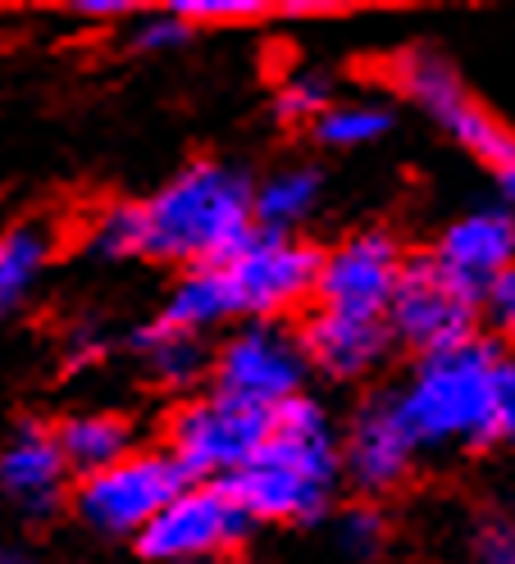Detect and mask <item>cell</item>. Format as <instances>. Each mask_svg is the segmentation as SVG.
I'll return each instance as SVG.
<instances>
[{
    "instance_id": "8992f818",
    "label": "cell",
    "mask_w": 515,
    "mask_h": 564,
    "mask_svg": "<svg viewBox=\"0 0 515 564\" xmlns=\"http://www.w3.org/2000/svg\"><path fill=\"white\" fill-rule=\"evenodd\" d=\"M269 437V414L219 392H192L164 419V451L179 460L192 482H224L243 465L256 460V451Z\"/></svg>"
},
{
    "instance_id": "d4e9b609",
    "label": "cell",
    "mask_w": 515,
    "mask_h": 564,
    "mask_svg": "<svg viewBox=\"0 0 515 564\" xmlns=\"http://www.w3.org/2000/svg\"><path fill=\"white\" fill-rule=\"evenodd\" d=\"M179 23L187 28H201V23H260L273 14V6L265 0H169L164 6Z\"/></svg>"
},
{
    "instance_id": "f1b7e54d",
    "label": "cell",
    "mask_w": 515,
    "mask_h": 564,
    "mask_svg": "<svg viewBox=\"0 0 515 564\" xmlns=\"http://www.w3.org/2000/svg\"><path fill=\"white\" fill-rule=\"evenodd\" d=\"M68 14H74V19L110 23V19H132L137 6H132V0H74V6H68Z\"/></svg>"
},
{
    "instance_id": "ffe728a7",
    "label": "cell",
    "mask_w": 515,
    "mask_h": 564,
    "mask_svg": "<svg viewBox=\"0 0 515 564\" xmlns=\"http://www.w3.org/2000/svg\"><path fill=\"white\" fill-rule=\"evenodd\" d=\"M55 260V232L42 219H23L0 232V319L14 314Z\"/></svg>"
},
{
    "instance_id": "ba28073f",
    "label": "cell",
    "mask_w": 515,
    "mask_h": 564,
    "mask_svg": "<svg viewBox=\"0 0 515 564\" xmlns=\"http://www.w3.org/2000/svg\"><path fill=\"white\" fill-rule=\"evenodd\" d=\"M256 523L243 514L224 482H187L142 533H137V555L147 564H215L233 555Z\"/></svg>"
},
{
    "instance_id": "4fadbf2b",
    "label": "cell",
    "mask_w": 515,
    "mask_h": 564,
    "mask_svg": "<svg viewBox=\"0 0 515 564\" xmlns=\"http://www.w3.org/2000/svg\"><path fill=\"white\" fill-rule=\"evenodd\" d=\"M297 341H301L305 369L329 382H365L393 356V337L384 319H356V314H333L320 305L305 314Z\"/></svg>"
},
{
    "instance_id": "5bb4252c",
    "label": "cell",
    "mask_w": 515,
    "mask_h": 564,
    "mask_svg": "<svg viewBox=\"0 0 515 564\" xmlns=\"http://www.w3.org/2000/svg\"><path fill=\"white\" fill-rule=\"evenodd\" d=\"M429 260L448 273L457 288H465L474 301L497 273L511 269L515 260V219L502 205H479L457 215L448 228L438 232Z\"/></svg>"
},
{
    "instance_id": "cb8c5ba5",
    "label": "cell",
    "mask_w": 515,
    "mask_h": 564,
    "mask_svg": "<svg viewBox=\"0 0 515 564\" xmlns=\"http://www.w3.org/2000/svg\"><path fill=\"white\" fill-rule=\"evenodd\" d=\"M329 105H333V78L324 68H297L273 96V115L283 123H315Z\"/></svg>"
},
{
    "instance_id": "d6986e66",
    "label": "cell",
    "mask_w": 515,
    "mask_h": 564,
    "mask_svg": "<svg viewBox=\"0 0 515 564\" xmlns=\"http://www.w3.org/2000/svg\"><path fill=\"white\" fill-rule=\"evenodd\" d=\"M320 196H324V169L292 160L251 187V219L265 232H297L320 209Z\"/></svg>"
},
{
    "instance_id": "2e32d148",
    "label": "cell",
    "mask_w": 515,
    "mask_h": 564,
    "mask_svg": "<svg viewBox=\"0 0 515 564\" xmlns=\"http://www.w3.org/2000/svg\"><path fill=\"white\" fill-rule=\"evenodd\" d=\"M237 319H243V314H237V296L228 288L224 264H192V269H183L174 282H169L155 324L205 337V333L228 328Z\"/></svg>"
},
{
    "instance_id": "3957f363",
    "label": "cell",
    "mask_w": 515,
    "mask_h": 564,
    "mask_svg": "<svg viewBox=\"0 0 515 564\" xmlns=\"http://www.w3.org/2000/svg\"><path fill=\"white\" fill-rule=\"evenodd\" d=\"M256 178L228 160H192L142 200L147 256L169 264H224L256 232Z\"/></svg>"
},
{
    "instance_id": "7a4b0ae2",
    "label": "cell",
    "mask_w": 515,
    "mask_h": 564,
    "mask_svg": "<svg viewBox=\"0 0 515 564\" xmlns=\"http://www.w3.org/2000/svg\"><path fill=\"white\" fill-rule=\"evenodd\" d=\"M337 423L333 410L297 392L269 410V437L256 460L224 478V491L251 523H320L337 491Z\"/></svg>"
},
{
    "instance_id": "7402d4cb",
    "label": "cell",
    "mask_w": 515,
    "mask_h": 564,
    "mask_svg": "<svg viewBox=\"0 0 515 564\" xmlns=\"http://www.w3.org/2000/svg\"><path fill=\"white\" fill-rule=\"evenodd\" d=\"M83 246L100 260H132L147 256V219L142 200H110L87 219Z\"/></svg>"
},
{
    "instance_id": "52a82bcc",
    "label": "cell",
    "mask_w": 515,
    "mask_h": 564,
    "mask_svg": "<svg viewBox=\"0 0 515 564\" xmlns=\"http://www.w3.org/2000/svg\"><path fill=\"white\" fill-rule=\"evenodd\" d=\"M305 378L311 369L288 319H243L211 350V392L265 414L305 392Z\"/></svg>"
},
{
    "instance_id": "4316f807",
    "label": "cell",
    "mask_w": 515,
    "mask_h": 564,
    "mask_svg": "<svg viewBox=\"0 0 515 564\" xmlns=\"http://www.w3.org/2000/svg\"><path fill=\"white\" fill-rule=\"evenodd\" d=\"M493 328V337L497 333H511V324H515V269H506V273H497L484 292H479V328Z\"/></svg>"
},
{
    "instance_id": "603a6c76",
    "label": "cell",
    "mask_w": 515,
    "mask_h": 564,
    "mask_svg": "<svg viewBox=\"0 0 515 564\" xmlns=\"http://www.w3.org/2000/svg\"><path fill=\"white\" fill-rule=\"evenodd\" d=\"M333 546L347 555L352 564H365L374 555H384L388 546V519L374 501H356L347 510L333 514Z\"/></svg>"
},
{
    "instance_id": "83f0119b",
    "label": "cell",
    "mask_w": 515,
    "mask_h": 564,
    "mask_svg": "<svg viewBox=\"0 0 515 564\" xmlns=\"http://www.w3.org/2000/svg\"><path fill=\"white\" fill-rule=\"evenodd\" d=\"M470 564H515V528L511 519H489L479 523V533L470 542Z\"/></svg>"
},
{
    "instance_id": "e0dca14e",
    "label": "cell",
    "mask_w": 515,
    "mask_h": 564,
    "mask_svg": "<svg viewBox=\"0 0 515 564\" xmlns=\"http://www.w3.org/2000/svg\"><path fill=\"white\" fill-rule=\"evenodd\" d=\"M55 446L64 455V469L74 478H87L96 469H110L115 460L132 455L137 446V423L119 410H78L55 423Z\"/></svg>"
},
{
    "instance_id": "8fae6325",
    "label": "cell",
    "mask_w": 515,
    "mask_h": 564,
    "mask_svg": "<svg viewBox=\"0 0 515 564\" xmlns=\"http://www.w3.org/2000/svg\"><path fill=\"white\" fill-rule=\"evenodd\" d=\"M406 269V246L393 228H356L337 246L320 251L315 273V305L356 319H384Z\"/></svg>"
},
{
    "instance_id": "484cf974",
    "label": "cell",
    "mask_w": 515,
    "mask_h": 564,
    "mask_svg": "<svg viewBox=\"0 0 515 564\" xmlns=\"http://www.w3.org/2000/svg\"><path fill=\"white\" fill-rule=\"evenodd\" d=\"M187 37H192V28L179 23L174 14L160 6V10H137V14H132L128 46L142 51V55H169V51H179Z\"/></svg>"
},
{
    "instance_id": "5b68a950",
    "label": "cell",
    "mask_w": 515,
    "mask_h": 564,
    "mask_svg": "<svg viewBox=\"0 0 515 564\" xmlns=\"http://www.w3.org/2000/svg\"><path fill=\"white\" fill-rule=\"evenodd\" d=\"M187 482L192 478L179 469V460L164 446H137L110 469L78 478L74 491H68V501H74V514L92 533L137 542V533H142Z\"/></svg>"
},
{
    "instance_id": "9a60e30c",
    "label": "cell",
    "mask_w": 515,
    "mask_h": 564,
    "mask_svg": "<svg viewBox=\"0 0 515 564\" xmlns=\"http://www.w3.org/2000/svg\"><path fill=\"white\" fill-rule=\"evenodd\" d=\"M68 474L64 455L55 446L51 423L28 419L14 429V437L0 446V491L28 514V519H51L60 514L68 497Z\"/></svg>"
},
{
    "instance_id": "7c38bea8",
    "label": "cell",
    "mask_w": 515,
    "mask_h": 564,
    "mask_svg": "<svg viewBox=\"0 0 515 564\" xmlns=\"http://www.w3.org/2000/svg\"><path fill=\"white\" fill-rule=\"evenodd\" d=\"M420 465V446L410 442L388 392L369 397L352 410L347 429H337V474L347 478L365 501L397 491Z\"/></svg>"
},
{
    "instance_id": "ac0fdd59",
    "label": "cell",
    "mask_w": 515,
    "mask_h": 564,
    "mask_svg": "<svg viewBox=\"0 0 515 564\" xmlns=\"http://www.w3.org/2000/svg\"><path fill=\"white\" fill-rule=\"evenodd\" d=\"M211 341L179 333V328H164V324H147L132 333V356L137 365L147 369V378L155 387L174 397H192L201 382H211Z\"/></svg>"
},
{
    "instance_id": "30bf717a",
    "label": "cell",
    "mask_w": 515,
    "mask_h": 564,
    "mask_svg": "<svg viewBox=\"0 0 515 564\" xmlns=\"http://www.w3.org/2000/svg\"><path fill=\"white\" fill-rule=\"evenodd\" d=\"M384 328L393 346H406L410 356H429V350H448L479 328V301L457 288L429 256H406V269L397 278V292L384 310Z\"/></svg>"
},
{
    "instance_id": "6da1fadb",
    "label": "cell",
    "mask_w": 515,
    "mask_h": 564,
    "mask_svg": "<svg viewBox=\"0 0 515 564\" xmlns=\"http://www.w3.org/2000/svg\"><path fill=\"white\" fill-rule=\"evenodd\" d=\"M388 401L420 451H493L515 433V365L502 337L474 333L416 356Z\"/></svg>"
},
{
    "instance_id": "44dd1931",
    "label": "cell",
    "mask_w": 515,
    "mask_h": 564,
    "mask_svg": "<svg viewBox=\"0 0 515 564\" xmlns=\"http://www.w3.org/2000/svg\"><path fill=\"white\" fill-rule=\"evenodd\" d=\"M393 128H397L393 105L374 100V96L333 100L329 110L311 123L315 141H320V147H329V151H361V147H374V141H384Z\"/></svg>"
},
{
    "instance_id": "277c9868",
    "label": "cell",
    "mask_w": 515,
    "mask_h": 564,
    "mask_svg": "<svg viewBox=\"0 0 515 564\" xmlns=\"http://www.w3.org/2000/svg\"><path fill=\"white\" fill-rule=\"evenodd\" d=\"M388 74L397 91L416 105L420 115H429L442 132H448L461 151H470L479 164H489L493 173H515V137L511 128L479 105L461 78V68L442 55L438 46H406Z\"/></svg>"
},
{
    "instance_id": "f546056e",
    "label": "cell",
    "mask_w": 515,
    "mask_h": 564,
    "mask_svg": "<svg viewBox=\"0 0 515 564\" xmlns=\"http://www.w3.org/2000/svg\"><path fill=\"white\" fill-rule=\"evenodd\" d=\"M0 564H32V560L19 555V551H0Z\"/></svg>"
},
{
    "instance_id": "9c48e42d",
    "label": "cell",
    "mask_w": 515,
    "mask_h": 564,
    "mask_svg": "<svg viewBox=\"0 0 515 564\" xmlns=\"http://www.w3.org/2000/svg\"><path fill=\"white\" fill-rule=\"evenodd\" d=\"M224 273H228V288L237 296V314L243 319H288L292 310L315 301L320 246L297 232L256 228L224 260Z\"/></svg>"
}]
</instances>
